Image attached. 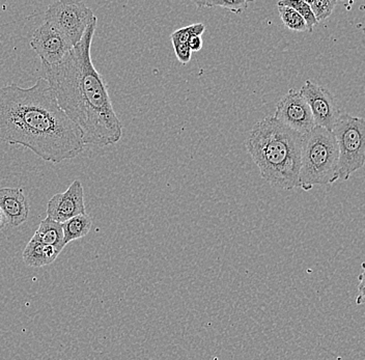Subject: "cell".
Wrapping results in <instances>:
<instances>
[{"label":"cell","mask_w":365,"mask_h":360,"mask_svg":"<svg viewBox=\"0 0 365 360\" xmlns=\"http://www.w3.org/2000/svg\"><path fill=\"white\" fill-rule=\"evenodd\" d=\"M86 213L84 189L79 180H75L65 192L53 195L46 210L47 217L59 223Z\"/></svg>","instance_id":"30bf717a"},{"label":"cell","mask_w":365,"mask_h":360,"mask_svg":"<svg viewBox=\"0 0 365 360\" xmlns=\"http://www.w3.org/2000/svg\"><path fill=\"white\" fill-rule=\"evenodd\" d=\"M0 140L19 145L54 164L83 152L81 131L57 102L49 82L40 77L31 88H0Z\"/></svg>","instance_id":"7a4b0ae2"},{"label":"cell","mask_w":365,"mask_h":360,"mask_svg":"<svg viewBox=\"0 0 365 360\" xmlns=\"http://www.w3.org/2000/svg\"><path fill=\"white\" fill-rule=\"evenodd\" d=\"M332 132L339 150V180L346 181L365 164V120L342 113Z\"/></svg>","instance_id":"5b68a950"},{"label":"cell","mask_w":365,"mask_h":360,"mask_svg":"<svg viewBox=\"0 0 365 360\" xmlns=\"http://www.w3.org/2000/svg\"><path fill=\"white\" fill-rule=\"evenodd\" d=\"M277 6H285L294 9L307 22L309 34H312L314 27L319 24L314 13H312V8H310L308 2L304 1V0H282V1L278 2Z\"/></svg>","instance_id":"2e32d148"},{"label":"cell","mask_w":365,"mask_h":360,"mask_svg":"<svg viewBox=\"0 0 365 360\" xmlns=\"http://www.w3.org/2000/svg\"><path fill=\"white\" fill-rule=\"evenodd\" d=\"M274 118L303 135L316 127L309 105L296 88H291L280 99Z\"/></svg>","instance_id":"ba28073f"},{"label":"cell","mask_w":365,"mask_h":360,"mask_svg":"<svg viewBox=\"0 0 365 360\" xmlns=\"http://www.w3.org/2000/svg\"><path fill=\"white\" fill-rule=\"evenodd\" d=\"M93 227V220L88 214L75 216L63 223V245L83 238L90 232Z\"/></svg>","instance_id":"5bb4252c"},{"label":"cell","mask_w":365,"mask_h":360,"mask_svg":"<svg viewBox=\"0 0 365 360\" xmlns=\"http://www.w3.org/2000/svg\"><path fill=\"white\" fill-rule=\"evenodd\" d=\"M95 18L84 2L72 0L53 2L45 12V22L56 27L72 47L79 44Z\"/></svg>","instance_id":"8992f818"},{"label":"cell","mask_w":365,"mask_h":360,"mask_svg":"<svg viewBox=\"0 0 365 360\" xmlns=\"http://www.w3.org/2000/svg\"><path fill=\"white\" fill-rule=\"evenodd\" d=\"M9 225V220L6 218V214L4 213L1 208H0V231L6 229Z\"/></svg>","instance_id":"603a6c76"},{"label":"cell","mask_w":365,"mask_h":360,"mask_svg":"<svg viewBox=\"0 0 365 360\" xmlns=\"http://www.w3.org/2000/svg\"><path fill=\"white\" fill-rule=\"evenodd\" d=\"M61 248L46 245L31 238L23 252L24 263L29 267L40 268L50 265L58 257Z\"/></svg>","instance_id":"7c38bea8"},{"label":"cell","mask_w":365,"mask_h":360,"mask_svg":"<svg viewBox=\"0 0 365 360\" xmlns=\"http://www.w3.org/2000/svg\"><path fill=\"white\" fill-rule=\"evenodd\" d=\"M175 49V56L182 65H187L192 58V51L189 48L188 44H173Z\"/></svg>","instance_id":"ffe728a7"},{"label":"cell","mask_w":365,"mask_h":360,"mask_svg":"<svg viewBox=\"0 0 365 360\" xmlns=\"http://www.w3.org/2000/svg\"><path fill=\"white\" fill-rule=\"evenodd\" d=\"M362 272L360 273L359 277H358V280H359V286L358 288H362V287H365V262L361 264Z\"/></svg>","instance_id":"cb8c5ba5"},{"label":"cell","mask_w":365,"mask_h":360,"mask_svg":"<svg viewBox=\"0 0 365 360\" xmlns=\"http://www.w3.org/2000/svg\"><path fill=\"white\" fill-rule=\"evenodd\" d=\"M194 4L198 9L202 8H222L225 10L235 14H240L245 11L250 6V1L247 0H205V1H194Z\"/></svg>","instance_id":"e0dca14e"},{"label":"cell","mask_w":365,"mask_h":360,"mask_svg":"<svg viewBox=\"0 0 365 360\" xmlns=\"http://www.w3.org/2000/svg\"><path fill=\"white\" fill-rule=\"evenodd\" d=\"M0 208L6 214L11 227H19L29 220V200L21 188L0 189Z\"/></svg>","instance_id":"8fae6325"},{"label":"cell","mask_w":365,"mask_h":360,"mask_svg":"<svg viewBox=\"0 0 365 360\" xmlns=\"http://www.w3.org/2000/svg\"><path fill=\"white\" fill-rule=\"evenodd\" d=\"M205 31V25L202 24H195L189 25V26L182 27L178 31H173L170 36L171 43L173 44H188L189 40L192 36H202Z\"/></svg>","instance_id":"ac0fdd59"},{"label":"cell","mask_w":365,"mask_h":360,"mask_svg":"<svg viewBox=\"0 0 365 360\" xmlns=\"http://www.w3.org/2000/svg\"><path fill=\"white\" fill-rule=\"evenodd\" d=\"M188 46L192 52L200 51L202 49V46H204V41H202V36H192L189 40Z\"/></svg>","instance_id":"44dd1931"},{"label":"cell","mask_w":365,"mask_h":360,"mask_svg":"<svg viewBox=\"0 0 365 360\" xmlns=\"http://www.w3.org/2000/svg\"><path fill=\"white\" fill-rule=\"evenodd\" d=\"M302 143L303 134L266 116L255 123L245 145L264 181L274 188L292 190L300 187Z\"/></svg>","instance_id":"3957f363"},{"label":"cell","mask_w":365,"mask_h":360,"mask_svg":"<svg viewBox=\"0 0 365 360\" xmlns=\"http://www.w3.org/2000/svg\"><path fill=\"white\" fill-rule=\"evenodd\" d=\"M307 2L312 8L318 24L328 19L337 4V1H334V0H314V1Z\"/></svg>","instance_id":"d6986e66"},{"label":"cell","mask_w":365,"mask_h":360,"mask_svg":"<svg viewBox=\"0 0 365 360\" xmlns=\"http://www.w3.org/2000/svg\"><path fill=\"white\" fill-rule=\"evenodd\" d=\"M300 93L309 105L316 127L333 131L341 115L334 96L327 88L310 81H305Z\"/></svg>","instance_id":"52a82bcc"},{"label":"cell","mask_w":365,"mask_h":360,"mask_svg":"<svg viewBox=\"0 0 365 360\" xmlns=\"http://www.w3.org/2000/svg\"><path fill=\"white\" fill-rule=\"evenodd\" d=\"M357 298H356V304L357 305H364L365 304V287H362V288H358Z\"/></svg>","instance_id":"7402d4cb"},{"label":"cell","mask_w":365,"mask_h":360,"mask_svg":"<svg viewBox=\"0 0 365 360\" xmlns=\"http://www.w3.org/2000/svg\"><path fill=\"white\" fill-rule=\"evenodd\" d=\"M97 17L79 44L59 63L41 61L42 76L49 82L63 113L76 125L84 145L105 148L122 140L123 126L111 103L106 82L91 61V49Z\"/></svg>","instance_id":"6da1fadb"},{"label":"cell","mask_w":365,"mask_h":360,"mask_svg":"<svg viewBox=\"0 0 365 360\" xmlns=\"http://www.w3.org/2000/svg\"><path fill=\"white\" fill-rule=\"evenodd\" d=\"M339 150L334 133L314 127L303 135L299 181L304 191L339 180Z\"/></svg>","instance_id":"277c9868"},{"label":"cell","mask_w":365,"mask_h":360,"mask_svg":"<svg viewBox=\"0 0 365 360\" xmlns=\"http://www.w3.org/2000/svg\"><path fill=\"white\" fill-rule=\"evenodd\" d=\"M277 6L280 19H282L285 27L291 29V31H300V33L307 31V33H309L307 22L294 9L285 6Z\"/></svg>","instance_id":"9a60e30c"},{"label":"cell","mask_w":365,"mask_h":360,"mask_svg":"<svg viewBox=\"0 0 365 360\" xmlns=\"http://www.w3.org/2000/svg\"><path fill=\"white\" fill-rule=\"evenodd\" d=\"M33 238L43 245L56 246L61 250L66 246L63 245V223L57 222L49 217L41 221L40 227L34 232Z\"/></svg>","instance_id":"4fadbf2b"},{"label":"cell","mask_w":365,"mask_h":360,"mask_svg":"<svg viewBox=\"0 0 365 360\" xmlns=\"http://www.w3.org/2000/svg\"><path fill=\"white\" fill-rule=\"evenodd\" d=\"M31 46L40 56L41 61L48 65L59 63L73 48L65 36L47 22L34 31Z\"/></svg>","instance_id":"9c48e42d"}]
</instances>
